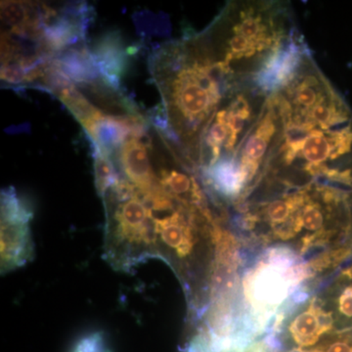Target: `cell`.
Here are the masks:
<instances>
[{"mask_svg":"<svg viewBox=\"0 0 352 352\" xmlns=\"http://www.w3.org/2000/svg\"><path fill=\"white\" fill-rule=\"evenodd\" d=\"M95 184L99 196L104 199L109 190L120 182V176L111 157L94 149Z\"/></svg>","mask_w":352,"mask_h":352,"instance_id":"10","label":"cell"},{"mask_svg":"<svg viewBox=\"0 0 352 352\" xmlns=\"http://www.w3.org/2000/svg\"><path fill=\"white\" fill-rule=\"evenodd\" d=\"M235 206L241 226L254 239L300 258L318 250L330 254L352 249L351 192L319 183L259 182Z\"/></svg>","mask_w":352,"mask_h":352,"instance_id":"2","label":"cell"},{"mask_svg":"<svg viewBox=\"0 0 352 352\" xmlns=\"http://www.w3.org/2000/svg\"><path fill=\"white\" fill-rule=\"evenodd\" d=\"M107 210L106 256L116 270L129 271L160 256L151 210L131 182L120 179L104 197Z\"/></svg>","mask_w":352,"mask_h":352,"instance_id":"5","label":"cell"},{"mask_svg":"<svg viewBox=\"0 0 352 352\" xmlns=\"http://www.w3.org/2000/svg\"><path fill=\"white\" fill-rule=\"evenodd\" d=\"M311 264H305L295 252L285 248L268 250L245 272L241 289L240 317L234 330L254 342L291 302L305 280L314 276Z\"/></svg>","mask_w":352,"mask_h":352,"instance_id":"4","label":"cell"},{"mask_svg":"<svg viewBox=\"0 0 352 352\" xmlns=\"http://www.w3.org/2000/svg\"><path fill=\"white\" fill-rule=\"evenodd\" d=\"M32 214L10 187L1 193V271L25 265L34 256L30 220Z\"/></svg>","mask_w":352,"mask_h":352,"instance_id":"6","label":"cell"},{"mask_svg":"<svg viewBox=\"0 0 352 352\" xmlns=\"http://www.w3.org/2000/svg\"><path fill=\"white\" fill-rule=\"evenodd\" d=\"M351 241H352V193H351Z\"/></svg>","mask_w":352,"mask_h":352,"instance_id":"12","label":"cell"},{"mask_svg":"<svg viewBox=\"0 0 352 352\" xmlns=\"http://www.w3.org/2000/svg\"><path fill=\"white\" fill-rule=\"evenodd\" d=\"M152 74L163 97L166 135L185 156L200 164L204 135L221 106L235 95L226 74L210 56L198 34L164 46L152 60Z\"/></svg>","mask_w":352,"mask_h":352,"instance_id":"3","label":"cell"},{"mask_svg":"<svg viewBox=\"0 0 352 352\" xmlns=\"http://www.w3.org/2000/svg\"><path fill=\"white\" fill-rule=\"evenodd\" d=\"M144 135L131 136L120 149V163L122 173L129 182L143 195L162 188L157 176L153 170L148 144L143 142Z\"/></svg>","mask_w":352,"mask_h":352,"instance_id":"7","label":"cell"},{"mask_svg":"<svg viewBox=\"0 0 352 352\" xmlns=\"http://www.w3.org/2000/svg\"><path fill=\"white\" fill-rule=\"evenodd\" d=\"M267 101L277 133L258 182L319 183L352 193V111L311 53Z\"/></svg>","mask_w":352,"mask_h":352,"instance_id":"1","label":"cell"},{"mask_svg":"<svg viewBox=\"0 0 352 352\" xmlns=\"http://www.w3.org/2000/svg\"><path fill=\"white\" fill-rule=\"evenodd\" d=\"M69 352H112L109 349L105 335L100 331L88 333L76 340Z\"/></svg>","mask_w":352,"mask_h":352,"instance_id":"11","label":"cell"},{"mask_svg":"<svg viewBox=\"0 0 352 352\" xmlns=\"http://www.w3.org/2000/svg\"><path fill=\"white\" fill-rule=\"evenodd\" d=\"M315 296L332 315L337 332L352 330V265L337 273L328 286Z\"/></svg>","mask_w":352,"mask_h":352,"instance_id":"8","label":"cell"},{"mask_svg":"<svg viewBox=\"0 0 352 352\" xmlns=\"http://www.w3.org/2000/svg\"><path fill=\"white\" fill-rule=\"evenodd\" d=\"M92 56L104 82L113 89L119 90L120 78L127 67L126 53L122 48L120 36L111 32L99 39Z\"/></svg>","mask_w":352,"mask_h":352,"instance_id":"9","label":"cell"}]
</instances>
